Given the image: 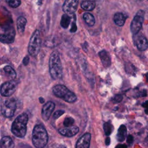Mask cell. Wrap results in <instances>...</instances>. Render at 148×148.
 I'll use <instances>...</instances> for the list:
<instances>
[{
	"label": "cell",
	"instance_id": "cell-10",
	"mask_svg": "<svg viewBox=\"0 0 148 148\" xmlns=\"http://www.w3.org/2000/svg\"><path fill=\"white\" fill-rule=\"evenodd\" d=\"M55 108V104L52 101H48L43 107L41 112V116L45 121H47L50 118Z\"/></svg>",
	"mask_w": 148,
	"mask_h": 148
},
{
	"label": "cell",
	"instance_id": "cell-12",
	"mask_svg": "<svg viewBox=\"0 0 148 148\" xmlns=\"http://www.w3.org/2000/svg\"><path fill=\"white\" fill-rule=\"evenodd\" d=\"M15 31L13 27L8 28L3 34H0V42L4 43H12L15 41Z\"/></svg>",
	"mask_w": 148,
	"mask_h": 148
},
{
	"label": "cell",
	"instance_id": "cell-20",
	"mask_svg": "<svg viewBox=\"0 0 148 148\" xmlns=\"http://www.w3.org/2000/svg\"><path fill=\"white\" fill-rule=\"evenodd\" d=\"M81 8L85 11H93L95 7V3L94 1H83L81 3Z\"/></svg>",
	"mask_w": 148,
	"mask_h": 148
},
{
	"label": "cell",
	"instance_id": "cell-5",
	"mask_svg": "<svg viewBox=\"0 0 148 148\" xmlns=\"http://www.w3.org/2000/svg\"><path fill=\"white\" fill-rule=\"evenodd\" d=\"M41 38L38 30H36L32 34L28 45V52L33 57L36 56L41 50Z\"/></svg>",
	"mask_w": 148,
	"mask_h": 148
},
{
	"label": "cell",
	"instance_id": "cell-17",
	"mask_svg": "<svg viewBox=\"0 0 148 148\" xmlns=\"http://www.w3.org/2000/svg\"><path fill=\"white\" fill-rule=\"evenodd\" d=\"M27 24V20L23 16H20L17 19V30L18 32L22 35L24 32L25 27Z\"/></svg>",
	"mask_w": 148,
	"mask_h": 148
},
{
	"label": "cell",
	"instance_id": "cell-35",
	"mask_svg": "<svg viewBox=\"0 0 148 148\" xmlns=\"http://www.w3.org/2000/svg\"><path fill=\"white\" fill-rule=\"evenodd\" d=\"M53 148H66V147L62 145H56L54 146Z\"/></svg>",
	"mask_w": 148,
	"mask_h": 148
},
{
	"label": "cell",
	"instance_id": "cell-21",
	"mask_svg": "<svg viewBox=\"0 0 148 148\" xmlns=\"http://www.w3.org/2000/svg\"><path fill=\"white\" fill-rule=\"evenodd\" d=\"M83 18L85 22V23H86L87 25H88L89 26H93L95 24V18L94 16L90 14V13H85L83 14Z\"/></svg>",
	"mask_w": 148,
	"mask_h": 148
},
{
	"label": "cell",
	"instance_id": "cell-4",
	"mask_svg": "<svg viewBox=\"0 0 148 148\" xmlns=\"http://www.w3.org/2000/svg\"><path fill=\"white\" fill-rule=\"evenodd\" d=\"M53 94L58 98H61L66 102L73 103L77 100V97L66 86L62 84H57L53 87Z\"/></svg>",
	"mask_w": 148,
	"mask_h": 148
},
{
	"label": "cell",
	"instance_id": "cell-36",
	"mask_svg": "<svg viewBox=\"0 0 148 148\" xmlns=\"http://www.w3.org/2000/svg\"><path fill=\"white\" fill-rule=\"evenodd\" d=\"M39 101H40V103L41 104H42V103H43L45 102V99H44L43 97H40L39 98Z\"/></svg>",
	"mask_w": 148,
	"mask_h": 148
},
{
	"label": "cell",
	"instance_id": "cell-31",
	"mask_svg": "<svg viewBox=\"0 0 148 148\" xmlns=\"http://www.w3.org/2000/svg\"><path fill=\"white\" fill-rule=\"evenodd\" d=\"M142 107H143L144 108H145V113H146V114H148V101H145V103H143L142 104Z\"/></svg>",
	"mask_w": 148,
	"mask_h": 148
},
{
	"label": "cell",
	"instance_id": "cell-30",
	"mask_svg": "<svg viewBox=\"0 0 148 148\" xmlns=\"http://www.w3.org/2000/svg\"><path fill=\"white\" fill-rule=\"evenodd\" d=\"M77 30V26L76 25V23L75 22H74L72 23V26H71V28L70 30V31L71 32H76Z\"/></svg>",
	"mask_w": 148,
	"mask_h": 148
},
{
	"label": "cell",
	"instance_id": "cell-37",
	"mask_svg": "<svg viewBox=\"0 0 148 148\" xmlns=\"http://www.w3.org/2000/svg\"><path fill=\"white\" fill-rule=\"evenodd\" d=\"M145 78H146V82H148V72L146 73L145 74Z\"/></svg>",
	"mask_w": 148,
	"mask_h": 148
},
{
	"label": "cell",
	"instance_id": "cell-8",
	"mask_svg": "<svg viewBox=\"0 0 148 148\" xmlns=\"http://www.w3.org/2000/svg\"><path fill=\"white\" fill-rule=\"evenodd\" d=\"M16 90V84L14 81H8L4 83L0 88V93L4 97L11 96Z\"/></svg>",
	"mask_w": 148,
	"mask_h": 148
},
{
	"label": "cell",
	"instance_id": "cell-26",
	"mask_svg": "<svg viewBox=\"0 0 148 148\" xmlns=\"http://www.w3.org/2000/svg\"><path fill=\"white\" fill-rule=\"evenodd\" d=\"M74 122H75V120L73 118L71 117H68V118H66L64 119L63 124L65 126V127H69L72 126Z\"/></svg>",
	"mask_w": 148,
	"mask_h": 148
},
{
	"label": "cell",
	"instance_id": "cell-29",
	"mask_svg": "<svg viewBox=\"0 0 148 148\" xmlns=\"http://www.w3.org/2000/svg\"><path fill=\"white\" fill-rule=\"evenodd\" d=\"M134 141V137L133 136H132L131 135H128L127 136V142L128 144L131 145L132 143Z\"/></svg>",
	"mask_w": 148,
	"mask_h": 148
},
{
	"label": "cell",
	"instance_id": "cell-6",
	"mask_svg": "<svg viewBox=\"0 0 148 148\" xmlns=\"http://www.w3.org/2000/svg\"><path fill=\"white\" fill-rule=\"evenodd\" d=\"M17 103L13 98L6 100L1 106V113L6 118L12 117L16 110Z\"/></svg>",
	"mask_w": 148,
	"mask_h": 148
},
{
	"label": "cell",
	"instance_id": "cell-7",
	"mask_svg": "<svg viewBox=\"0 0 148 148\" xmlns=\"http://www.w3.org/2000/svg\"><path fill=\"white\" fill-rule=\"evenodd\" d=\"M145 11L143 10H139L131 21L130 24V30L134 35L139 33L141 30L142 24L144 20Z\"/></svg>",
	"mask_w": 148,
	"mask_h": 148
},
{
	"label": "cell",
	"instance_id": "cell-23",
	"mask_svg": "<svg viewBox=\"0 0 148 148\" xmlns=\"http://www.w3.org/2000/svg\"><path fill=\"white\" fill-rule=\"evenodd\" d=\"M4 71L6 75L11 79H14L16 77V71L9 66H7L4 67Z\"/></svg>",
	"mask_w": 148,
	"mask_h": 148
},
{
	"label": "cell",
	"instance_id": "cell-32",
	"mask_svg": "<svg viewBox=\"0 0 148 148\" xmlns=\"http://www.w3.org/2000/svg\"><path fill=\"white\" fill-rule=\"evenodd\" d=\"M29 61H30V57H29L28 56H26V57L23 59V64H24V66H26L28 64Z\"/></svg>",
	"mask_w": 148,
	"mask_h": 148
},
{
	"label": "cell",
	"instance_id": "cell-25",
	"mask_svg": "<svg viewBox=\"0 0 148 148\" xmlns=\"http://www.w3.org/2000/svg\"><path fill=\"white\" fill-rule=\"evenodd\" d=\"M6 2L8 3L9 7L13 8H18L21 4V1H19V0H14V1L9 0V1H6Z\"/></svg>",
	"mask_w": 148,
	"mask_h": 148
},
{
	"label": "cell",
	"instance_id": "cell-34",
	"mask_svg": "<svg viewBox=\"0 0 148 148\" xmlns=\"http://www.w3.org/2000/svg\"><path fill=\"white\" fill-rule=\"evenodd\" d=\"M110 142H111V139H110V138H109V137H107V139H105V144H106V145H107V146L109 145Z\"/></svg>",
	"mask_w": 148,
	"mask_h": 148
},
{
	"label": "cell",
	"instance_id": "cell-2",
	"mask_svg": "<svg viewBox=\"0 0 148 148\" xmlns=\"http://www.w3.org/2000/svg\"><path fill=\"white\" fill-rule=\"evenodd\" d=\"M28 116L26 113H23L18 116L12 123V132L17 137L23 138L27 132V124Z\"/></svg>",
	"mask_w": 148,
	"mask_h": 148
},
{
	"label": "cell",
	"instance_id": "cell-1",
	"mask_svg": "<svg viewBox=\"0 0 148 148\" xmlns=\"http://www.w3.org/2000/svg\"><path fill=\"white\" fill-rule=\"evenodd\" d=\"M49 73L52 79L58 80L63 76V67L59 53L57 51L53 52L49 58Z\"/></svg>",
	"mask_w": 148,
	"mask_h": 148
},
{
	"label": "cell",
	"instance_id": "cell-3",
	"mask_svg": "<svg viewBox=\"0 0 148 148\" xmlns=\"http://www.w3.org/2000/svg\"><path fill=\"white\" fill-rule=\"evenodd\" d=\"M32 141L36 148H43L48 142V134L43 126L36 125L32 131Z\"/></svg>",
	"mask_w": 148,
	"mask_h": 148
},
{
	"label": "cell",
	"instance_id": "cell-19",
	"mask_svg": "<svg viewBox=\"0 0 148 148\" xmlns=\"http://www.w3.org/2000/svg\"><path fill=\"white\" fill-rule=\"evenodd\" d=\"M127 137V128L124 125H121L118 129L117 134V139L119 142L124 141Z\"/></svg>",
	"mask_w": 148,
	"mask_h": 148
},
{
	"label": "cell",
	"instance_id": "cell-28",
	"mask_svg": "<svg viewBox=\"0 0 148 148\" xmlns=\"http://www.w3.org/2000/svg\"><path fill=\"white\" fill-rule=\"evenodd\" d=\"M123 100V96L120 94H117L115 95L113 98V100L115 103H120Z\"/></svg>",
	"mask_w": 148,
	"mask_h": 148
},
{
	"label": "cell",
	"instance_id": "cell-22",
	"mask_svg": "<svg viewBox=\"0 0 148 148\" xmlns=\"http://www.w3.org/2000/svg\"><path fill=\"white\" fill-rule=\"evenodd\" d=\"M71 18L67 14H64L62 17L60 21V25L61 26L64 28H67L71 23Z\"/></svg>",
	"mask_w": 148,
	"mask_h": 148
},
{
	"label": "cell",
	"instance_id": "cell-33",
	"mask_svg": "<svg viewBox=\"0 0 148 148\" xmlns=\"http://www.w3.org/2000/svg\"><path fill=\"white\" fill-rule=\"evenodd\" d=\"M127 146L125 145V144H122V145H121V144H119V145H118L116 147H115V148H127Z\"/></svg>",
	"mask_w": 148,
	"mask_h": 148
},
{
	"label": "cell",
	"instance_id": "cell-9",
	"mask_svg": "<svg viewBox=\"0 0 148 148\" xmlns=\"http://www.w3.org/2000/svg\"><path fill=\"white\" fill-rule=\"evenodd\" d=\"M79 1L76 0H66L63 5V11L67 15L74 14L77 10Z\"/></svg>",
	"mask_w": 148,
	"mask_h": 148
},
{
	"label": "cell",
	"instance_id": "cell-11",
	"mask_svg": "<svg viewBox=\"0 0 148 148\" xmlns=\"http://www.w3.org/2000/svg\"><path fill=\"white\" fill-rule=\"evenodd\" d=\"M134 38V41L137 49L140 51H145L148 48V40L141 34H137Z\"/></svg>",
	"mask_w": 148,
	"mask_h": 148
},
{
	"label": "cell",
	"instance_id": "cell-24",
	"mask_svg": "<svg viewBox=\"0 0 148 148\" xmlns=\"http://www.w3.org/2000/svg\"><path fill=\"white\" fill-rule=\"evenodd\" d=\"M103 127L105 135L107 136L110 135L114 130V126L110 122H106L104 124Z\"/></svg>",
	"mask_w": 148,
	"mask_h": 148
},
{
	"label": "cell",
	"instance_id": "cell-13",
	"mask_svg": "<svg viewBox=\"0 0 148 148\" xmlns=\"http://www.w3.org/2000/svg\"><path fill=\"white\" fill-rule=\"evenodd\" d=\"M79 128L76 126H72L69 127L62 128L59 130V133L67 137H72L78 133Z\"/></svg>",
	"mask_w": 148,
	"mask_h": 148
},
{
	"label": "cell",
	"instance_id": "cell-27",
	"mask_svg": "<svg viewBox=\"0 0 148 148\" xmlns=\"http://www.w3.org/2000/svg\"><path fill=\"white\" fill-rule=\"evenodd\" d=\"M65 113L64 111H63V110H58L57 111H56L54 114H53V118L55 119H58L59 118H60L61 115H63Z\"/></svg>",
	"mask_w": 148,
	"mask_h": 148
},
{
	"label": "cell",
	"instance_id": "cell-16",
	"mask_svg": "<svg viewBox=\"0 0 148 148\" xmlns=\"http://www.w3.org/2000/svg\"><path fill=\"white\" fill-rule=\"evenodd\" d=\"M126 19L127 16L122 12L116 13L114 16V21L118 26H123L125 23Z\"/></svg>",
	"mask_w": 148,
	"mask_h": 148
},
{
	"label": "cell",
	"instance_id": "cell-15",
	"mask_svg": "<svg viewBox=\"0 0 148 148\" xmlns=\"http://www.w3.org/2000/svg\"><path fill=\"white\" fill-rule=\"evenodd\" d=\"M99 56L104 67L108 68L110 67L111 64V59L109 53L107 51L105 50L101 51L99 53Z\"/></svg>",
	"mask_w": 148,
	"mask_h": 148
},
{
	"label": "cell",
	"instance_id": "cell-14",
	"mask_svg": "<svg viewBox=\"0 0 148 148\" xmlns=\"http://www.w3.org/2000/svg\"><path fill=\"white\" fill-rule=\"evenodd\" d=\"M91 135L90 133L84 134L80 138L76 145V148H89Z\"/></svg>",
	"mask_w": 148,
	"mask_h": 148
},
{
	"label": "cell",
	"instance_id": "cell-18",
	"mask_svg": "<svg viewBox=\"0 0 148 148\" xmlns=\"http://www.w3.org/2000/svg\"><path fill=\"white\" fill-rule=\"evenodd\" d=\"M1 148H14L15 146V143L9 137H4L1 140Z\"/></svg>",
	"mask_w": 148,
	"mask_h": 148
}]
</instances>
